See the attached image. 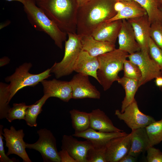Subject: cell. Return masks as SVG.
<instances>
[{"instance_id": "603a6c76", "label": "cell", "mask_w": 162, "mask_h": 162, "mask_svg": "<svg viewBox=\"0 0 162 162\" xmlns=\"http://www.w3.org/2000/svg\"><path fill=\"white\" fill-rule=\"evenodd\" d=\"M147 14L145 10L137 2L133 0L125 1L124 7L112 18L105 22L140 17Z\"/></svg>"}, {"instance_id": "f35d334b", "label": "cell", "mask_w": 162, "mask_h": 162, "mask_svg": "<svg viewBox=\"0 0 162 162\" xmlns=\"http://www.w3.org/2000/svg\"><path fill=\"white\" fill-rule=\"evenodd\" d=\"M125 1H116L114 5V8L117 13L124 6Z\"/></svg>"}, {"instance_id": "52a82bcc", "label": "cell", "mask_w": 162, "mask_h": 162, "mask_svg": "<svg viewBox=\"0 0 162 162\" xmlns=\"http://www.w3.org/2000/svg\"><path fill=\"white\" fill-rule=\"evenodd\" d=\"M39 136L34 143H26V148L34 149L39 152L44 162H61L58 155L56 139L50 130L44 128L37 131Z\"/></svg>"}, {"instance_id": "4316f807", "label": "cell", "mask_w": 162, "mask_h": 162, "mask_svg": "<svg viewBox=\"0 0 162 162\" xmlns=\"http://www.w3.org/2000/svg\"><path fill=\"white\" fill-rule=\"evenodd\" d=\"M50 97L47 94L43 96L34 104L28 105L27 108L25 120L27 124L31 127H36L37 117L42 111V107Z\"/></svg>"}, {"instance_id": "d4e9b609", "label": "cell", "mask_w": 162, "mask_h": 162, "mask_svg": "<svg viewBox=\"0 0 162 162\" xmlns=\"http://www.w3.org/2000/svg\"><path fill=\"white\" fill-rule=\"evenodd\" d=\"M75 133L84 131L90 128L89 112L73 109L69 112Z\"/></svg>"}, {"instance_id": "e0dca14e", "label": "cell", "mask_w": 162, "mask_h": 162, "mask_svg": "<svg viewBox=\"0 0 162 162\" xmlns=\"http://www.w3.org/2000/svg\"><path fill=\"white\" fill-rule=\"evenodd\" d=\"M122 20V25L118 37V48L129 54L140 51L131 25L127 20Z\"/></svg>"}, {"instance_id": "d6986e66", "label": "cell", "mask_w": 162, "mask_h": 162, "mask_svg": "<svg viewBox=\"0 0 162 162\" xmlns=\"http://www.w3.org/2000/svg\"><path fill=\"white\" fill-rule=\"evenodd\" d=\"M80 36L82 50L87 52L92 56L98 57L116 49L115 44L97 40L91 35Z\"/></svg>"}, {"instance_id": "9a60e30c", "label": "cell", "mask_w": 162, "mask_h": 162, "mask_svg": "<svg viewBox=\"0 0 162 162\" xmlns=\"http://www.w3.org/2000/svg\"><path fill=\"white\" fill-rule=\"evenodd\" d=\"M43 87L44 94L50 98H58L62 100L68 102L72 98V89L70 81H62L53 79H45L40 82Z\"/></svg>"}, {"instance_id": "7402d4cb", "label": "cell", "mask_w": 162, "mask_h": 162, "mask_svg": "<svg viewBox=\"0 0 162 162\" xmlns=\"http://www.w3.org/2000/svg\"><path fill=\"white\" fill-rule=\"evenodd\" d=\"M130 133L131 145L128 154L137 157L152 146L145 128L132 130Z\"/></svg>"}, {"instance_id": "f1b7e54d", "label": "cell", "mask_w": 162, "mask_h": 162, "mask_svg": "<svg viewBox=\"0 0 162 162\" xmlns=\"http://www.w3.org/2000/svg\"><path fill=\"white\" fill-rule=\"evenodd\" d=\"M8 85L0 83V119L6 118L8 112L11 108L9 104L10 94L7 88Z\"/></svg>"}, {"instance_id": "ab89813d", "label": "cell", "mask_w": 162, "mask_h": 162, "mask_svg": "<svg viewBox=\"0 0 162 162\" xmlns=\"http://www.w3.org/2000/svg\"><path fill=\"white\" fill-rule=\"evenodd\" d=\"M10 61V59L7 56L2 58L0 59V66L2 67L8 64Z\"/></svg>"}, {"instance_id": "7a4b0ae2", "label": "cell", "mask_w": 162, "mask_h": 162, "mask_svg": "<svg viewBox=\"0 0 162 162\" xmlns=\"http://www.w3.org/2000/svg\"><path fill=\"white\" fill-rule=\"evenodd\" d=\"M37 5L63 31L76 33V0H35Z\"/></svg>"}, {"instance_id": "7c38bea8", "label": "cell", "mask_w": 162, "mask_h": 162, "mask_svg": "<svg viewBox=\"0 0 162 162\" xmlns=\"http://www.w3.org/2000/svg\"><path fill=\"white\" fill-rule=\"evenodd\" d=\"M131 134L111 139L106 146V156L107 162H119L128 154L130 147Z\"/></svg>"}, {"instance_id": "bcb514c9", "label": "cell", "mask_w": 162, "mask_h": 162, "mask_svg": "<svg viewBox=\"0 0 162 162\" xmlns=\"http://www.w3.org/2000/svg\"><path fill=\"white\" fill-rule=\"evenodd\" d=\"M115 1H128L130 0H113Z\"/></svg>"}, {"instance_id": "ba28073f", "label": "cell", "mask_w": 162, "mask_h": 162, "mask_svg": "<svg viewBox=\"0 0 162 162\" xmlns=\"http://www.w3.org/2000/svg\"><path fill=\"white\" fill-rule=\"evenodd\" d=\"M128 58L137 65L140 70L142 76L139 81V87L161 75L160 67L149 54L140 51L129 54Z\"/></svg>"}, {"instance_id": "d6a6232c", "label": "cell", "mask_w": 162, "mask_h": 162, "mask_svg": "<svg viewBox=\"0 0 162 162\" xmlns=\"http://www.w3.org/2000/svg\"><path fill=\"white\" fill-rule=\"evenodd\" d=\"M150 34L156 45L162 50V22H156L151 24Z\"/></svg>"}, {"instance_id": "7bdbcfd3", "label": "cell", "mask_w": 162, "mask_h": 162, "mask_svg": "<svg viewBox=\"0 0 162 162\" xmlns=\"http://www.w3.org/2000/svg\"><path fill=\"white\" fill-rule=\"evenodd\" d=\"M6 1L10 2V1H17L19 2H21L22 3V4L24 3L25 0H5Z\"/></svg>"}, {"instance_id": "d590c367", "label": "cell", "mask_w": 162, "mask_h": 162, "mask_svg": "<svg viewBox=\"0 0 162 162\" xmlns=\"http://www.w3.org/2000/svg\"><path fill=\"white\" fill-rule=\"evenodd\" d=\"M3 126L0 125V162H13L17 161L15 158L10 159L5 154L3 140Z\"/></svg>"}, {"instance_id": "ffe728a7", "label": "cell", "mask_w": 162, "mask_h": 162, "mask_svg": "<svg viewBox=\"0 0 162 162\" xmlns=\"http://www.w3.org/2000/svg\"><path fill=\"white\" fill-rule=\"evenodd\" d=\"M127 134L124 131L113 132L98 131L90 128L83 132L74 133L72 135L74 137L84 138L91 142L94 145L105 146L112 138Z\"/></svg>"}, {"instance_id": "5bb4252c", "label": "cell", "mask_w": 162, "mask_h": 162, "mask_svg": "<svg viewBox=\"0 0 162 162\" xmlns=\"http://www.w3.org/2000/svg\"><path fill=\"white\" fill-rule=\"evenodd\" d=\"M127 20L132 27L140 51L145 54H149L148 44L151 24L147 15Z\"/></svg>"}, {"instance_id": "3957f363", "label": "cell", "mask_w": 162, "mask_h": 162, "mask_svg": "<svg viewBox=\"0 0 162 162\" xmlns=\"http://www.w3.org/2000/svg\"><path fill=\"white\" fill-rule=\"evenodd\" d=\"M27 18L36 30L48 35L58 47L62 49L67 34L62 31L37 5L35 0H25L23 4Z\"/></svg>"}, {"instance_id": "b9f144b4", "label": "cell", "mask_w": 162, "mask_h": 162, "mask_svg": "<svg viewBox=\"0 0 162 162\" xmlns=\"http://www.w3.org/2000/svg\"><path fill=\"white\" fill-rule=\"evenodd\" d=\"M88 0H76L79 7L82 5L87 2Z\"/></svg>"}, {"instance_id": "484cf974", "label": "cell", "mask_w": 162, "mask_h": 162, "mask_svg": "<svg viewBox=\"0 0 162 162\" xmlns=\"http://www.w3.org/2000/svg\"><path fill=\"white\" fill-rule=\"evenodd\" d=\"M139 4L146 12L151 24L162 22V12L159 8L158 0H133Z\"/></svg>"}, {"instance_id": "60d3db41", "label": "cell", "mask_w": 162, "mask_h": 162, "mask_svg": "<svg viewBox=\"0 0 162 162\" xmlns=\"http://www.w3.org/2000/svg\"><path fill=\"white\" fill-rule=\"evenodd\" d=\"M155 83L156 86L160 88H162V75L156 77L155 78Z\"/></svg>"}, {"instance_id": "83f0119b", "label": "cell", "mask_w": 162, "mask_h": 162, "mask_svg": "<svg viewBox=\"0 0 162 162\" xmlns=\"http://www.w3.org/2000/svg\"><path fill=\"white\" fill-rule=\"evenodd\" d=\"M145 128L152 146L162 141V118L152 123Z\"/></svg>"}, {"instance_id": "4dcf8cb0", "label": "cell", "mask_w": 162, "mask_h": 162, "mask_svg": "<svg viewBox=\"0 0 162 162\" xmlns=\"http://www.w3.org/2000/svg\"><path fill=\"white\" fill-rule=\"evenodd\" d=\"M87 162H107L106 156V146L93 145L88 152Z\"/></svg>"}, {"instance_id": "8992f818", "label": "cell", "mask_w": 162, "mask_h": 162, "mask_svg": "<svg viewBox=\"0 0 162 162\" xmlns=\"http://www.w3.org/2000/svg\"><path fill=\"white\" fill-rule=\"evenodd\" d=\"M68 39L65 41L64 56L61 61L55 62L50 68L51 73L57 79L68 75L74 71L76 60L82 50L80 35L76 33H67Z\"/></svg>"}, {"instance_id": "1f68e13d", "label": "cell", "mask_w": 162, "mask_h": 162, "mask_svg": "<svg viewBox=\"0 0 162 162\" xmlns=\"http://www.w3.org/2000/svg\"><path fill=\"white\" fill-rule=\"evenodd\" d=\"M124 76L140 81L141 79V72L138 67L130 60L125 61L123 66Z\"/></svg>"}, {"instance_id": "5b68a950", "label": "cell", "mask_w": 162, "mask_h": 162, "mask_svg": "<svg viewBox=\"0 0 162 162\" xmlns=\"http://www.w3.org/2000/svg\"><path fill=\"white\" fill-rule=\"evenodd\" d=\"M32 65L30 62L25 63L17 68L12 74L5 78L6 82H10L7 86L10 101L20 90L26 86H34L51 76L50 68L38 74L30 73L29 71Z\"/></svg>"}, {"instance_id": "8d00e7d4", "label": "cell", "mask_w": 162, "mask_h": 162, "mask_svg": "<svg viewBox=\"0 0 162 162\" xmlns=\"http://www.w3.org/2000/svg\"><path fill=\"white\" fill-rule=\"evenodd\" d=\"M58 155L61 162H77L67 151L64 149H62L59 152Z\"/></svg>"}, {"instance_id": "44dd1931", "label": "cell", "mask_w": 162, "mask_h": 162, "mask_svg": "<svg viewBox=\"0 0 162 162\" xmlns=\"http://www.w3.org/2000/svg\"><path fill=\"white\" fill-rule=\"evenodd\" d=\"M90 128L102 132H120L123 130L114 125L112 121L102 110L99 109L89 112Z\"/></svg>"}, {"instance_id": "74e56055", "label": "cell", "mask_w": 162, "mask_h": 162, "mask_svg": "<svg viewBox=\"0 0 162 162\" xmlns=\"http://www.w3.org/2000/svg\"><path fill=\"white\" fill-rule=\"evenodd\" d=\"M137 160V157L127 154L121 159L119 162H135Z\"/></svg>"}, {"instance_id": "30bf717a", "label": "cell", "mask_w": 162, "mask_h": 162, "mask_svg": "<svg viewBox=\"0 0 162 162\" xmlns=\"http://www.w3.org/2000/svg\"><path fill=\"white\" fill-rule=\"evenodd\" d=\"M3 135L6 142L5 146L8 148L7 156L15 154L21 158L23 162H32L26 150V143L23 139L25 136L23 130H17L11 126L10 129H3Z\"/></svg>"}, {"instance_id": "8fae6325", "label": "cell", "mask_w": 162, "mask_h": 162, "mask_svg": "<svg viewBox=\"0 0 162 162\" xmlns=\"http://www.w3.org/2000/svg\"><path fill=\"white\" fill-rule=\"evenodd\" d=\"M72 89V98L99 99L100 93L90 82L89 76L78 73L70 81Z\"/></svg>"}, {"instance_id": "f6af8a7d", "label": "cell", "mask_w": 162, "mask_h": 162, "mask_svg": "<svg viewBox=\"0 0 162 162\" xmlns=\"http://www.w3.org/2000/svg\"><path fill=\"white\" fill-rule=\"evenodd\" d=\"M158 1L159 4H162V0H158Z\"/></svg>"}, {"instance_id": "6da1fadb", "label": "cell", "mask_w": 162, "mask_h": 162, "mask_svg": "<svg viewBox=\"0 0 162 162\" xmlns=\"http://www.w3.org/2000/svg\"><path fill=\"white\" fill-rule=\"evenodd\" d=\"M113 0H89L79 7L77 14L76 33L91 35L100 24L114 17L116 14Z\"/></svg>"}, {"instance_id": "ee69618b", "label": "cell", "mask_w": 162, "mask_h": 162, "mask_svg": "<svg viewBox=\"0 0 162 162\" xmlns=\"http://www.w3.org/2000/svg\"><path fill=\"white\" fill-rule=\"evenodd\" d=\"M159 7L160 10L162 12V4H159Z\"/></svg>"}, {"instance_id": "836d02e7", "label": "cell", "mask_w": 162, "mask_h": 162, "mask_svg": "<svg viewBox=\"0 0 162 162\" xmlns=\"http://www.w3.org/2000/svg\"><path fill=\"white\" fill-rule=\"evenodd\" d=\"M149 53L151 58L158 64L162 72V50L150 38L148 44Z\"/></svg>"}, {"instance_id": "cb8c5ba5", "label": "cell", "mask_w": 162, "mask_h": 162, "mask_svg": "<svg viewBox=\"0 0 162 162\" xmlns=\"http://www.w3.org/2000/svg\"><path fill=\"white\" fill-rule=\"evenodd\" d=\"M117 82L125 91V96L122 102L120 111L122 112L125 108L135 99V94L139 87V81L123 76L120 78Z\"/></svg>"}, {"instance_id": "7dc6e473", "label": "cell", "mask_w": 162, "mask_h": 162, "mask_svg": "<svg viewBox=\"0 0 162 162\" xmlns=\"http://www.w3.org/2000/svg\"><path fill=\"white\" fill-rule=\"evenodd\" d=\"M161 88V91H162V88Z\"/></svg>"}, {"instance_id": "277c9868", "label": "cell", "mask_w": 162, "mask_h": 162, "mask_svg": "<svg viewBox=\"0 0 162 162\" xmlns=\"http://www.w3.org/2000/svg\"><path fill=\"white\" fill-rule=\"evenodd\" d=\"M128 54L118 48L98 57L99 63L97 73L98 82L104 91L109 89L114 82L120 79L118 73L123 70L124 62Z\"/></svg>"}, {"instance_id": "f546056e", "label": "cell", "mask_w": 162, "mask_h": 162, "mask_svg": "<svg viewBox=\"0 0 162 162\" xmlns=\"http://www.w3.org/2000/svg\"><path fill=\"white\" fill-rule=\"evenodd\" d=\"M28 106L25 103L14 104L13 107L9 110L6 118L9 122L15 119L25 120Z\"/></svg>"}, {"instance_id": "2e32d148", "label": "cell", "mask_w": 162, "mask_h": 162, "mask_svg": "<svg viewBox=\"0 0 162 162\" xmlns=\"http://www.w3.org/2000/svg\"><path fill=\"white\" fill-rule=\"evenodd\" d=\"M122 22L121 20L103 22L94 30L91 35L97 40L115 44Z\"/></svg>"}, {"instance_id": "ac0fdd59", "label": "cell", "mask_w": 162, "mask_h": 162, "mask_svg": "<svg viewBox=\"0 0 162 162\" xmlns=\"http://www.w3.org/2000/svg\"><path fill=\"white\" fill-rule=\"evenodd\" d=\"M99 67L98 57L92 56L87 52L82 50L75 64L74 71L93 77L98 82L97 73Z\"/></svg>"}, {"instance_id": "9c48e42d", "label": "cell", "mask_w": 162, "mask_h": 162, "mask_svg": "<svg viewBox=\"0 0 162 162\" xmlns=\"http://www.w3.org/2000/svg\"><path fill=\"white\" fill-rule=\"evenodd\" d=\"M115 114L131 130L145 128L156 121L152 117L146 115L140 111L135 99L125 108L122 112L117 110Z\"/></svg>"}, {"instance_id": "4fadbf2b", "label": "cell", "mask_w": 162, "mask_h": 162, "mask_svg": "<svg viewBox=\"0 0 162 162\" xmlns=\"http://www.w3.org/2000/svg\"><path fill=\"white\" fill-rule=\"evenodd\" d=\"M74 137L72 135H63L61 149L67 151L77 162H87L88 152L93 144L87 140L79 141Z\"/></svg>"}, {"instance_id": "e575fe53", "label": "cell", "mask_w": 162, "mask_h": 162, "mask_svg": "<svg viewBox=\"0 0 162 162\" xmlns=\"http://www.w3.org/2000/svg\"><path fill=\"white\" fill-rule=\"evenodd\" d=\"M146 159L148 162H162V152L153 146L149 147L146 151Z\"/></svg>"}]
</instances>
